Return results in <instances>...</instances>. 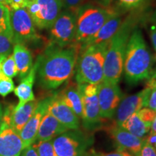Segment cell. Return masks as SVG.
Listing matches in <instances>:
<instances>
[{
    "instance_id": "35",
    "label": "cell",
    "mask_w": 156,
    "mask_h": 156,
    "mask_svg": "<svg viewBox=\"0 0 156 156\" xmlns=\"http://www.w3.org/2000/svg\"><path fill=\"white\" fill-rule=\"evenodd\" d=\"M20 156H38V155L36 153L34 147H33V145H30L23 150Z\"/></svg>"
},
{
    "instance_id": "40",
    "label": "cell",
    "mask_w": 156,
    "mask_h": 156,
    "mask_svg": "<svg viewBox=\"0 0 156 156\" xmlns=\"http://www.w3.org/2000/svg\"><path fill=\"white\" fill-rule=\"evenodd\" d=\"M151 129V134H156V116L153 123H152Z\"/></svg>"
},
{
    "instance_id": "6",
    "label": "cell",
    "mask_w": 156,
    "mask_h": 156,
    "mask_svg": "<svg viewBox=\"0 0 156 156\" xmlns=\"http://www.w3.org/2000/svg\"><path fill=\"white\" fill-rule=\"evenodd\" d=\"M56 156H87L93 137L78 129H69L52 140Z\"/></svg>"
},
{
    "instance_id": "34",
    "label": "cell",
    "mask_w": 156,
    "mask_h": 156,
    "mask_svg": "<svg viewBox=\"0 0 156 156\" xmlns=\"http://www.w3.org/2000/svg\"><path fill=\"white\" fill-rule=\"evenodd\" d=\"M89 156H132V155L126 151L119 150V151H117L116 152H112V153H93L92 155H90Z\"/></svg>"
},
{
    "instance_id": "33",
    "label": "cell",
    "mask_w": 156,
    "mask_h": 156,
    "mask_svg": "<svg viewBox=\"0 0 156 156\" xmlns=\"http://www.w3.org/2000/svg\"><path fill=\"white\" fill-rule=\"evenodd\" d=\"M135 156H156V149L145 142L141 151Z\"/></svg>"
},
{
    "instance_id": "3",
    "label": "cell",
    "mask_w": 156,
    "mask_h": 156,
    "mask_svg": "<svg viewBox=\"0 0 156 156\" xmlns=\"http://www.w3.org/2000/svg\"><path fill=\"white\" fill-rule=\"evenodd\" d=\"M136 25L137 20L136 15L127 16L109 41L105 57L103 82L118 83L120 80L124 67L126 46Z\"/></svg>"
},
{
    "instance_id": "15",
    "label": "cell",
    "mask_w": 156,
    "mask_h": 156,
    "mask_svg": "<svg viewBox=\"0 0 156 156\" xmlns=\"http://www.w3.org/2000/svg\"><path fill=\"white\" fill-rule=\"evenodd\" d=\"M48 112L54 116L68 129H78L80 119L73 111L58 96V93L52 95V99L48 108Z\"/></svg>"
},
{
    "instance_id": "31",
    "label": "cell",
    "mask_w": 156,
    "mask_h": 156,
    "mask_svg": "<svg viewBox=\"0 0 156 156\" xmlns=\"http://www.w3.org/2000/svg\"><path fill=\"white\" fill-rule=\"evenodd\" d=\"M138 116L141 119L146 123L152 124L156 116V112L149 108H141L138 112H136Z\"/></svg>"
},
{
    "instance_id": "16",
    "label": "cell",
    "mask_w": 156,
    "mask_h": 156,
    "mask_svg": "<svg viewBox=\"0 0 156 156\" xmlns=\"http://www.w3.org/2000/svg\"><path fill=\"white\" fill-rule=\"evenodd\" d=\"M108 132L118 145L119 150L127 151L132 156H135L140 153L145 142V138L140 139L136 137L127 130L116 125V123L108 128Z\"/></svg>"
},
{
    "instance_id": "36",
    "label": "cell",
    "mask_w": 156,
    "mask_h": 156,
    "mask_svg": "<svg viewBox=\"0 0 156 156\" xmlns=\"http://www.w3.org/2000/svg\"><path fill=\"white\" fill-rule=\"evenodd\" d=\"M150 37L154 48L156 51V29L153 25H151L150 28Z\"/></svg>"
},
{
    "instance_id": "21",
    "label": "cell",
    "mask_w": 156,
    "mask_h": 156,
    "mask_svg": "<svg viewBox=\"0 0 156 156\" xmlns=\"http://www.w3.org/2000/svg\"><path fill=\"white\" fill-rule=\"evenodd\" d=\"M13 57L16 64L18 75L25 77L33 67V58L30 50L25 45L16 44L13 48Z\"/></svg>"
},
{
    "instance_id": "8",
    "label": "cell",
    "mask_w": 156,
    "mask_h": 156,
    "mask_svg": "<svg viewBox=\"0 0 156 156\" xmlns=\"http://www.w3.org/2000/svg\"><path fill=\"white\" fill-rule=\"evenodd\" d=\"M77 85L83 98V126L87 130H95L101 127L102 119L98 98V85L90 83Z\"/></svg>"
},
{
    "instance_id": "12",
    "label": "cell",
    "mask_w": 156,
    "mask_h": 156,
    "mask_svg": "<svg viewBox=\"0 0 156 156\" xmlns=\"http://www.w3.org/2000/svg\"><path fill=\"white\" fill-rule=\"evenodd\" d=\"M122 97L123 94L118 83L103 81L99 83L98 85V98L101 118L112 119Z\"/></svg>"
},
{
    "instance_id": "20",
    "label": "cell",
    "mask_w": 156,
    "mask_h": 156,
    "mask_svg": "<svg viewBox=\"0 0 156 156\" xmlns=\"http://www.w3.org/2000/svg\"><path fill=\"white\" fill-rule=\"evenodd\" d=\"M58 96L69 107L79 119L83 117V103L80 91L77 83L69 84L64 87L61 92L58 93Z\"/></svg>"
},
{
    "instance_id": "19",
    "label": "cell",
    "mask_w": 156,
    "mask_h": 156,
    "mask_svg": "<svg viewBox=\"0 0 156 156\" xmlns=\"http://www.w3.org/2000/svg\"><path fill=\"white\" fill-rule=\"evenodd\" d=\"M36 69L37 65L35 63L28 75L23 78L18 86L15 88V94L19 98V103L16 106H15V110L20 108L26 103L36 99L33 92V87L36 78Z\"/></svg>"
},
{
    "instance_id": "10",
    "label": "cell",
    "mask_w": 156,
    "mask_h": 156,
    "mask_svg": "<svg viewBox=\"0 0 156 156\" xmlns=\"http://www.w3.org/2000/svg\"><path fill=\"white\" fill-rule=\"evenodd\" d=\"M10 25L15 44L25 46L40 39L33 20L25 8L10 10Z\"/></svg>"
},
{
    "instance_id": "1",
    "label": "cell",
    "mask_w": 156,
    "mask_h": 156,
    "mask_svg": "<svg viewBox=\"0 0 156 156\" xmlns=\"http://www.w3.org/2000/svg\"><path fill=\"white\" fill-rule=\"evenodd\" d=\"M80 45L61 47L50 44L37 58L36 77L45 90H54L69 80L75 73Z\"/></svg>"
},
{
    "instance_id": "7",
    "label": "cell",
    "mask_w": 156,
    "mask_h": 156,
    "mask_svg": "<svg viewBox=\"0 0 156 156\" xmlns=\"http://www.w3.org/2000/svg\"><path fill=\"white\" fill-rule=\"evenodd\" d=\"M35 26L49 29L63 9L62 0H31L26 8Z\"/></svg>"
},
{
    "instance_id": "42",
    "label": "cell",
    "mask_w": 156,
    "mask_h": 156,
    "mask_svg": "<svg viewBox=\"0 0 156 156\" xmlns=\"http://www.w3.org/2000/svg\"><path fill=\"white\" fill-rule=\"evenodd\" d=\"M3 114H4V111L2 108V106L0 103V126H1L2 122V119H3Z\"/></svg>"
},
{
    "instance_id": "9",
    "label": "cell",
    "mask_w": 156,
    "mask_h": 156,
    "mask_svg": "<svg viewBox=\"0 0 156 156\" xmlns=\"http://www.w3.org/2000/svg\"><path fill=\"white\" fill-rule=\"evenodd\" d=\"M76 12L64 9L49 28L51 44L61 47L74 44L76 34Z\"/></svg>"
},
{
    "instance_id": "14",
    "label": "cell",
    "mask_w": 156,
    "mask_h": 156,
    "mask_svg": "<svg viewBox=\"0 0 156 156\" xmlns=\"http://www.w3.org/2000/svg\"><path fill=\"white\" fill-rule=\"evenodd\" d=\"M51 99L52 95L43 99L42 101H38L34 114L20 132V135L21 140L23 141L24 148L32 145L34 143L37 133H38L39 126L41 122L43 117L48 112V106H49Z\"/></svg>"
},
{
    "instance_id": "13",
    "label": "cell",
    "mask_w": 156,
    "mask_h": 156,
    "mask_svg": "<svg viewBox=\"0 0 156 156\" xmlns=\"http://www.w3.org/2000/svg\"><path fill=\"white\" fill-rule=\"evenodd\" d=\"M150 88L146 87L145 89L136 94L129 95L122 98L116 108L115 122L116 125L120 126L126 120L139 112L140 109L143 107L146 108Z\"/></svg>"
},
{
    "instance_id": "24",
    "label": "cell",
    "mask_w": 156,
    "mask_h": 156,
    "mask_svg": "<svg viewBox=\"0 0 156 156\" xmlns=\"http://www.w3.org/2000/svg\"><path fill=\"white\" fill-rule=\"evenodd\" d=\"M2 73L6 77L12 79L18 75V71L12 54H9L4 60L2 65Z\"/></svg>"
},
{
    "instance_id": "27",
    "label": "cell",
    "mask_w": 156,
    "mask_h": 156,
    "mask_svg": "<svg viewBox=\"0 0 156 156\" xmlns=\"http://www.w3.org/2000/svg\"><path fill=\"white\" fill-rule=\"evenodd\" d=\"M33 147L36 150L38 156H56L51 140L39 142L33 144Z\"/></svg>"
},
{
    "instance_id": "37",
    "label": "cell",
    "mask_w": 156,
    "mask_h": 156,
    "mask_svg": "<svg viewBox=\"0 0 156 156\" xmlns=\"http://www.w3.org/2000/svg\"><path fill=\"white\" fill-rule=\"evenodd\" d=\"M145 142L156 149V134H150L145 137Z\"/></svg>"
},
{
    "instance_id": "18",
    "label": "cell",
    "mask_w": 156,
    "mask_h": 156,
    "mask_svg": "<svg viewBox=\"0 0 156 156\" xmlns=\"http://www.w3.org/2000/svg\"><path fill=\"white\" fill-rule=\"evenodd\" d=\"M122 22V13L118 12L106 21L102 28L94 36L88 39L85 44H82L80 48L108 41L119 30Z\"/></svg>"
},
{
    "instance_id": "29",
    "label": "cell",
    "mask_w": 156,
    "mask_h": 156,
    "mask_svg": "<svg viewBox=\"0 0 156 156\" xmlns=\"http://www.w3.org/2000/svg\"><path fill=\"white\" fill-rule=\"evenodd\" d=\"M147 87L150 88V93L148 94L146 108L156 112V79H150Z\"/></svg>"
},
{
    "instance_id": "25",
    "label": "cell",
    "mask_w": 156,
    "mask_h": 156,
    "mask_svg": "<svg viewBox=\"0 0 156 156\" xmlns=\"http://www.w3.org/2000/svg\"><path fill=\"white\" fill-rule=\"evenodd\" d=\"M117 10L127 12L141 8L147 2L148 0H116Z\"/></svg>"
},
{
    "instance_id": "30",
    "label": "cell",
    "mask_w": 156,
    "mask_h": 156,
    "mask_svg": "<svg viewBox=\"0 0 156 156\" xmlns=\"http://www.w3.org/2000/svg\"><path fill=\"white\" fill-rule=\"evenodd\" d=\"M15 90V85L12 79L6 77L2 74L0 77V95L6 97Z\"/></svg>"
},
{
    "instance_id": "2",
    "label": "cell",
    "mask_w": 156,
    "mask_h": 156,
    "mask_svg": "<svg viewBox=\"0 0 156 156\" xmlns=\"http://www.w3.org/2000/svg\"><path fill=\"white\" fill-rule=\"evenodd\" d=\"M154 57L137 26L132 31L126 46L123 71L126 80L136 84L153 75Z\"/></svg>"
},
{
    "instance_id": "32",
    "label": "cell",
    "mask_w": 156,
    "mask_h": 156,
    "mask_svg": "<svg viewBox=\"0 0 156 156\" xmlns=\"http://www.w3.org/2000/svg\"><path fill=\"white\" fill-rule=\"evenodd\" d=\"M64 9L76 12L82 5L87 2V0H62Z\"/></svg>"
},
{
    "instance_id": "39",
    "label": "cell",
    "mask_w": 156,
    "mask_h": 156,
    "mask_svg": "<svg viewBox=\"0 0 156 156\" xmlns=\"http://www.w3.org/2000/svg\"><path fill=\"white\" fill-rule=\"evenodd\" d=\"M7 55H4V54H1V55H0V77L2 75V65L4 60L5 59V58L7 57Z\"/></svg>"
},
{
    "instance_id": "11",
    "label": "cell",
    "mask_w": 156,
    "mask_h": 156,
    "mask_svg": "<svg viewBox=\"0 0 156 156\" xmlns=\"http://www.w3.org/2000/svg\"><path fill=\"white\" fill-rule=\"evenodd\" d=\"M14 108L15 106H9L4 112L0 126V156H20L24 149L20 133L11 124V115Z\"/></svg>"
},
{
    "instance_id": "4",
    "label": "cell",
    "mask_w": 156,
    "mask_h": 156,
    "mask_svg": "<svg viewBox=\"0 0 156 156\" xmlns=\"http://www.w3.org/2000/svg\"><path fill=\"white\" fill-rule=\"evenodd\" d=\"M112 6L86 2L76 12V34L74 44H85L93 37L108 19L118 12Z\"/></svg>"
},
{
    "instance_id": "44",
    "label": "cell",
    "mask_w": 156,
    "mask_h": 156,
    "mask_svg": "<svg viewBox=\"0 0 156 156\" xmlns=\"http://www.w3.org/2000/svg\"></svg>"
},
{
    "instance_id": "17",
    "label": "cell",
    "mask_w": 156,
    "mask_h": 156,
    "mask_svg": "<svg viewBox=\"0 0 156 156\" xmlns=\"http://www.w3.org/2000/svg\"><path fill=\"white\" fill-rule=\"evenodd\" d=\"M68 130L69 129L47 112L43 117L39 126L34 143L51 140Z\"/></svg>"
},
{
    "instance_id": "23",
    "label": "cell",
    "mask_w": 156,
    "mask_h": 156,
    "mask_svg": "<svg viewBox=\"0 0 156 156\" xmlns=\"http://www.w3.org/2000/svg\"><path fill=\"white\" fill-rule=\"evenodd\" d=\"M151 124L143 122L137 114L132 115L121 125V127L127 130L129 132L140 139H145L148 132L151 130Z\"/></svg>"
},
{
    "instance_id": "41",
    "label": "cell",
    "mask_w": 156,
    "mask_h": 156,
    "mask_svg": "<svg viewBox=\"0 0 156 156\" xmlns=\"http://www.w3.org/2000/svg\"><path fill=\"white\" fill-rule=\"evenodd\" d=\"M151 21H152V25H153L156 29V10L154 12L153 14L152 15Z\"/></svg>"
},
{
    "instance_id": "38",
    "label": "cell",
    "mask_w": 156,
    "mask_h": 156,
    "mask_svg": "<svg viewBox=\"0 0 156 156\" xmlns=\"http://www.w3.org/2000/svg\"><path fill=\"white\" fill-rule=\"evenodd\" d=\"M95 3L104 6H111V4L114 0H94Z\"/></svg>"
},
{
    "instance_id": "26",
    "label": "cell",
    "mask_w": 156,
    "mask_h": 156,
    "mask_svg": "<svg viewBox=\"0 0 156 156\" xmlns=\"http://www.w3.org/2000/svg\"><path fill=\"white\" fill-rule=\"evenodd\" d=\"M12 33L10 25V11L6 6L0 4V34Z\"/></svg>"
},
{
    "instance_id": "5",
    "label": "cell",
    "mask_w": 156,
    "mask_h": 156,
    "mask_svg": "<svg viewBox=\"0 0 156 156\" xmlns=\"http://www.w3.org/2000/svg\"><path fill=\"white\" fill-rule=\"evenodd\" d=\"M109 41L80 48L74 73L77 84L98 85L102 82L105 57Z\"/></svg>"
},
{
    "instance_id": "28",
    "label": "cell",
    "mask_w": 156,
    "mask_h": 156,
    "mask_svg": "<svg viewBox=\"0 0 156 156\" xmlns=\"http://www.w3.org/2000/svg\"><path fill=\"white\" fill-rule=\"evenodd\" d=\"M15 45L13 41L12 34L9 33H1L0 34V55L8 56L11 54L12 49Z\"/></svg>"
},
{
    "instance_id": "22",
    "label": "cell",
    "mask_w": 156,
    "mask_h": 156,
    "mask_svg": "<svg viewBox=\"0 0 156 156\" xmlns=\"http://www.w3.org/2000/svg\"><path fill=\"white\" fill-rule=\"evenodd\" d=\"M38 103V101L35 99L34 101L26 103L17 110H15L14 108L12 111L11 115V124L17 132H20L30 119Z\"/></svg>"
},
{
    "instance_id": "43",
    "label": "cell",
    "mask_w": 156,
    "mask_h": 156,
    "mask_svg": "<svg viewBox=\"0 0 156 156\" xmlns=\"http://www.w3.org/2000/svg\"><path fill=\"white\" fill-rule=\"evenodd\" d=\"M0 4L7 7V0H0Z\"/></svg>"
}]
</instances>
